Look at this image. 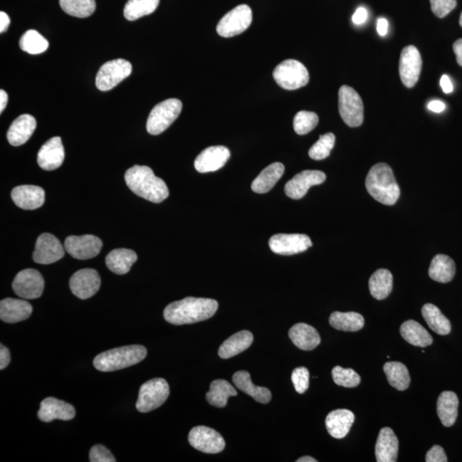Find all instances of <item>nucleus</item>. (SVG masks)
Wrapping results in <instances>:
<instances>
[{
	"label": "nucleus",
	"mask_w": 462,
	"mask_h": 462,
	"mask_svg": "<svg viewBox=\"0 0 462 462\" xmlns=\"http://www.w3.org/2000/svg\"><path fill=\"white\" fill-rule=\"evenodd\" d=\"M219 308L217 300L187 298L169 304L164 310V320L175 325H191L209 320Z\"/></svg>",
	"instance_id": "nucleus-1"
},
{
	"label": "nucleus",
	"mask_w": 462,
	"mask_h": 462,
	"mask_svg": "<svg viewBox=\"0 0 462 462\" xmlns=\"http://www.w3.org/2000/svg\"><path fill=\"white\" fill-rule=\"evenodd\" d=\"M125 178L131 191L148 201L161 203L169 196L167 184L150 167L134 165L126 172Z\"/></svg>",
	"instance_id": "nucleus-2"
},
{
	"label": "nucleus",
	"mask_w": 462,
	"mask_h": 462,
	"mask_svg": "<svg viewBox=\"0 0 462 462\" xmlns=\"http://www.w3.org/2000/svg\"><path fill=\"white\" fill-rule=\"evenodd\" d=\"M366 188L372 198L387 206L396 204L401 194L392 168L384 163L377 164L369 171Z\"/></svg>",
	"instance_id": "nucleus-3"
},
{
	"label": "nucleus",
	"mask_w": 462,
	"mask_h": 462,
	"mask_svg": "<svg viewBox=\"0 0 462 462\" xmlns=\"http://www.w3.org/2000/svg\"><path fill=\"white\" fill-rule=\"evenodd\" d=\"M147 351L142 345H130L110 350L96 356L94 366L100 372H114L132 367L146 358Z\"/></svg>",
	"instance_id": "nucleus-4"
},
{
	"label": "nucleus",
	"mask_w": 462,
	"mask_h": 462,
	"mask_svg": "<svg viewBox=\"0 0 462 462\" xmlns=\"http://www.w3.org/2000/svg\"><path fill=\"white\" fill-rule=\"evenodd\" d=\"M182 103L178 99H168L156 105L147 118V130L152 135L163 133L179 117Z\"/></svg>",
	"instance_id": "nucleus-5"
},
{
	"label": "nucleus",
	"mask_w": 462,
	"mask_h": 462,
	"mask_svg": "<svg viewBox=\"0 0 462 462\" xmlns=\"http://www.w3.org/2000/svg\"><path fill=\"white\" fill-rule=\"evenodd\" d=\"M273 78L286 90H295L309 83V73L302 63L295 59H287L275 68Z\"/></svg>",
	"instance_id": "nucleus-6"
},
{
	"label": "nucleus",
	"mask_w": 462,
	"mask_h": 462,
	"mask_svg": "<svg viewBox=\"0 0 462 462\" xmlns=\"http://www.w3.org/2000/svg\"><path fill=\"white\" fill-rule=\"evenodd\" d=\"M169 395L167 381L164 379H154L147 381L140 388L137 409L141 413H148L159 409Z\"/></svg>",
	"instance_id": "nucleus-7"
},
{
	"label": "nucleus",
	"mask_w": 462,
	"mask_h": 462,
	"mask_svg": "<svg viewBox=\"0 0 462 462\" xmlns=\"http://www.w3.org/2000/svg\"><path fill=\"white\" fill-rule=\"evenodd\" d=\"M339 113L347 125L355 128L362 125L364 107L358 93L351 87L343 85L339 89Z\"/></svg>",
	"instance_id": "nucleus-8"
},
{
	"label": "nucleus",
	"mask_w": 462,
	"mask_h": 462,
	"mask_svg": "<svg viewBox=\"0 0 462 462\" xmlns=\"http://www.w3.org/2000/svg\"><path fill=\"white\" fill-rule=\"evenodd\" d=\"M132 72V65L125 59L117 58L104 63L96 75L95 84L100 91H109Z\"/></svg>",
	"instance_id": "nucleus-9"
},
{
	"label": "nucleus",
	"mask_w": 462,
	"mask_h": 462,
	"mask_svg": "<svg viewBox=\"0 0 462 462\" xmlns=\"http://www.w3.org/2000/svg\"><path fill=\"white\" fill-rule=\"evenodd\" d=\"M253 21L251 8L241 5L224 15L217 26L220 36L230 38L240 35L247 31Z\"/></svg>",
	"instance_id": "nucleus-10"
},
{
	"label": "nucleus",
	"mask_w": 462,
	"mask_h": 462,
	"mask_svg": "<svg viewBox=\"0 0 462 462\" xmlns=\"http://www.w3.org/2000/svg\"><path fill=\"white\" fill-rule=\"evenodd\" d=\"M45 282L39 271L25 269L16 275L12 289L16 295L25 300L40 298L43 293Z\"/></svg>",
	"instance_id": "nucleus-11"
},
{
	"label": "nucleus",
	"mask_w": 462,
	"mask_h": 462,
	"mask_svg": "<svg viewBox=\"0 0 462 462\" xmlns=\"http://www.w3.org/2000/svg\"><path fill=\"white\" fill-rule=\"evenodd\" d=\"M189 442L197 451L206 453H218L226 448V441L218 431L203 426L190 431Z\"/></svg>",
	"instance_id": "nucleus-12"
},
{
	"label": "nucleus",
	"mask_w": 462,
	"mask_h": 462,
	"mask_svg": "<svg viewBox=\"0 0 462 462\" xmlns=\"http://www.w3.org/2000/svg\"><path fill=\"white\" fill-rule=\"evenodd\" d=\"M422 69V58L414 46H406L401 51L399 74L404 86L411 88L418 83Z\"/></svg>",
	"instance_id": "nucleus-13"
},
{
	"label": "nucleus",
	"mask_w": 462,
	"mask_h": 462,
	"mask_svg": "<svg viewBox=\"0 0 462 462\" xmlns=\"http://www.w3.org/2000/svg\"><path fill=\"white\" fill-rule=\"evenodd\" d=\"M312 246L310 237L304 234H277L269 240L271 251L280 256H294L306 251Z\"/></svg>",
	"instance_id": "nucleus-14"
},
{
	"label": "nucleus",
	"mask_w": 462,
	"mask_h": 462,
	"mask_svg": "<svg viewBox=\"0 0 462 462\" xmlns=\"http://www.w3.org/2000/svg\"><path fill=\"white\" fill-rule=\"evenodd\" d=\"M66 252L76 260H89L98 256L103 241L92 235L70 236L65 241Z\"/></svg>",
	"instance_id": "nucleus-15"
},
{
	"label": "nucleus",
	"mask_w": 462,
	"mask_h": 462,
	"mask_svg": "<svg viewBox=\"0 0 462 462\" xmlns=\"http://www.w3.org/2000/svg\"><path fill=\"white\" fill-rule=\"evenodd\" d=\"M65 248L56 236L43 233L36 241L33 260L37 264L49 265L61 261L65 256Z\"/></svg>",
	"instance_id": "nucleus-16"
},
{
	"label": "nucleus",
	"mask_w": 462,
	"mask_h": 462,
	"mask_svg": "<svg viewBox=\"0 0 462 462\" xmlns=\"http://www.w3.org/2000/svg\"><path fill=\"white\" fill-rule=\"evenodd\" d=\"M101 285L100 277L94 269H83L76 271L70 280L72 293L80 300H87L99 291Z\"/></svg>",
	"instance_id": "nucleus-17"
},
{
	"label": "nucleus",
	"mask_w": 462,
	"mask_h": 462,
	"mask_svg": "<svg viewBox=\"0 0 462 462\" xmlns=\"http://www.w3.org/2000/svg\"><path fill=\"white\" fill-rule=\"evenodd\" d=\"M325 174L320 171H303L287 182L285 188L286 196L293 200H300L306 196L313 186L323 184Z\"/></svg>",
	"instance_id": "nucleus-18"
},
{
	"label": "nucleus",
	"mask_w": 462,
	"mask_h": 462,
	"mask_svg": "<svg viewBox=\"0 0 462 462\" xmlns=\"http://www.w3.org/2000/svg\"><path fill=\"white\" fill-rule=\"evenodd\" d=\"M231 157L226 147L214 146L206 148L194 161V167L201 173L214 172L224 167Z\"/></svg>",
	"instance_id": "nucleus-19"
},
{
	"label": "nucleus",
	"mask_w": 462,
	"mask_h": 462,
	"mask_svg": "<svg viewBox=\"0 0 462 462\" xmlns=\"http://www.w3.org/2000/svg\"><path fill=\"white\" fill-rule=\"evenodd\" d=\"M75 416V410L73 406L54 397H48L42 401L40 409L38 411V418L46 423L53 421L54 419L70 421Z\"/></svg>",
	"instance_id": "nucleus-20"
},
{
	"label": "nucleus",
	"mask_w": 462,
	"mask_h": 462,
	"mask_svg": "<svg viewBox=\"0 0 462 462\" xmlns=\"http://www.w3.org/2000/svg\"><path fill=\"white\" fill-rule=\"evenodd\" d=\"M65 157L61 138L53 137L46 142L38 152V164L45 171H54L61 167Z\"/></svg>",
	"instance_id": "nucleus-21"
},
{
	"label": "nucleus",
	"mask_w": 462,
	"mask_h": 462,
	"mask_svg": "<svg viewBox=\"0 0 462 462\" xmlns=\"http://www.w3.org/2000/svg\"><path fill=\"white\" fill-rule=\"evenodd\" d=\"M11 199L20 209L36 210L43 206L45 191L39 186L21 185L12 190Z\"/></svg>",
	"instance_id": "nucleus-22"
},
{
	"label": "nucleus",
	"mask_w": 462,
	"mask_h": 462,
	"mask_svg": "<svg viewBox=\"0 0 462 462\" xmlns=\"http://www.w3.org/2000/svg\"><path fill=\"white\" fill-rule=\"evenodd\" d=\"M32 312L31 304L25 300L6 298L0 303V319L6 323L15 324L26 320Z\"/></svg>",
	"instance_id": "nucleus-23"
},
{
	"label": "nucleus",
	"mask_w": 462,
	"mask_h": 462,
	"mask_svg": "<svg viewBox=\"0 0 462 462\" xmlns=\"http://www.w3.org/2000/svg\"><path fill=\"white\" fill-rule=\"evenodd\" d=\"M36 125V118L29 114L19 116L12 122L8 130V142L14 147L23 145L35 132Z\"/></svg>",
	"instance_id": "nucleus-24"
},
{
	"label": "nucleus",
	"mask_w": 462,
	"mask_h": 462,
	"mask_svg": "<svg viewBox=\"0 0 462 462\" xmlns=\"http://www.w3.org/2000/svg\"><path fill=\"white\" fill-rule=\"evenodd\" d=\"M398 442L397 436L392 428L384 427L381 429L375 446V456L378 462H396L397 461Z\"/></svg>",
	"instance_id": "nucleus-25"
},
{
	"label": "nucleus",
	"mask_w": 462,
	"mask_h": 462,
	"mask_svg": "<svg viewBox=\"0 0 462 462\" xmlns=\"http://www.w3.org/2000/svg\"><path fill=\"white\" fill-rule=\"evenodd\" d=\"M355 419V414L350 410H334L325 419L326 429L334 439L345 438L353 426Z\"/></svg>",
	"instance_id": "nucleus-26"
},
{
	"label": "nucleus",
	"mask_w": 462,
	"mask_h": 462,
	"mask_svg": "<svg viewBox=\"0 0 462 462\" xmlns=\"http://www.w3.org/2000/svg\"><path fill=\"white\" fill-rule=\"evenodd\" d=\"M289 337L298 349L305 351L316 349L321 342L320 334L317 330L305 323L292 326L289 332Z\"/></svg>",
	"instance_id": "nucleus-27"
},
{
	"label": "nucleus",
	"mask_w": 462,
	"mask_h": 462,
	"mask_svg": "<svg viewBox=\"0 0 462 462\" xmlns=\"http://www.w3.org/2000/svg\"><path fill=\"white\" fill-rule=\"evenodd\" d=\"M253 341V334L248 330H241L237 332L222 343L219 350V355L222 359H230L243 353L252 345Z\"/></svg>",
	"instance_id": "nucleus-28"
},
{
	"label": "nucleus",
	"mask_w": 462,
	"mask_h": 462,
	"mask_svg": "<svg viewBox=\"0 0 462 462\" xmlns=\"http://www.w3.org/2000/svg\"><path fill=\"white\" fill-rule=\"evenodd\" d=\"M233 383L240 391L247 394L262 404H268L271 399V393L268 389L256 387L252 382L249 372L240 371L232 377Z\"/></svg>",
	"instance_id": "nucleus-29"
},
{
	"label": "nucleus",
	"mask_w": 462,
	"mask_h": 462,
	"mask_svg": "<svg viewBox=\"0 0 462 462\" xmlns=\"http://www.w3.org/2000/svg\"><path fill=\"white\" fill-rule=\"evenodd\" d=\"M285 165L275 162L263 169L260 175L253 180L252 190L254 193L266 194L273 189L285 172Z\"/></svg>",
	"instance_id": "nucleus-30"
},
{
	"label": "nucleus",
	"mask_w": 462,
	"mask_h": 462,
	"mask_svg": "<svg viewBox=\"0 0 462 462\" xmlns=\"http://www.w3.org/2000/svg\"><path fill=\"white\" fill-rule=\"evenodd\" d=\"M137 261V254L133 250L126 248L114 249L105 258L108 269L117 275L129 273L131 267Z\"/></svg>",
	"instance_id": "nucleus-31"
},
{
	"label": "nucleus",
	"mask_w": 462,
	"mask_h": 462,
	"mask_svg": "<svg viewBox=\"0 0 462 462\" xmlns=\"http://www.w3.org/2000/svg\"><path fill=\"white\" fill-rule=\"evenodd\" d=\"M459 399L455 392H443L441 393L436 402V412L443 425L451 427L456 423L458 416Z\"/></svg>",
	"instance_id": "nucleus-32"
},
{
	"label": "nucleus",
	"mask_w": 462,
	"mask_h": 462,
	"mask_svg": "<svg viewBox=\"0 0 462 462\" xmlns=\"http://www.w3.org/2000/svg\"><path fill=\"white\" fill-rule=\"evenodd\" d=\"M429 277L436 282L446 283L452 281L456 275V264L451 257L445 254H438L432 260Z\"/></svg>",
	"instance_id": "nucleus-33"
},
{
	"label": "nucleus",
	"mask_w": 462,
	"mask_h": 462,
	"mask_svg": "<svg viewBox=\"0 0 462 462\" xmlns=\"http://www.w3.org/2000/svg\"><path fill=\"white\" fill-rule=\"evenodd\" d=\"M400 332L406 342L414 346L426 347L432 345L429 332L417 321L408 320L401 325Z\"/></svg>",
	"instance_id": "nucleus-34"
},
{
	"label": "nucleus",
	"mask_w": 462,
	"mask_h": 462,
	"mask_svg": "<svg viewBox=\"0 0 462 462\" xmlns=\"http://www.w3.org/2000/svg\"><path fill=\"white\" fill-rule=\"evenodd\" d=\"M393 289V275L389 270L379 269L369 279V290L372 298L384 300L392 293Z\"/></svg>",
	"instance_id": "nucleus-35"
},
{
	"label": "nucleus",
	"mask_w": 462,
	"mask_h": 462,
	"mask_svg": "<svg viewBox=\"0 0 462 462\" xmlns=\"http://www.w3.org/2000/svg\"><path fill=\"white\" fill-rule=\"evenodd\" d=\"M422 315L429 327L440 336H445L451 332V322L435 305L427 303L422 308Z\"/></svg>",
	"instance_id": "nucleus-36"
},
{
	"label": "nucleus",
	"mask_w": 462,
	"mask_h": 462,
	"mask_svg": "<svg viewBox=\"0 0 462 462\" xmlns=\"http://www.w3.org/2000/svg\"><path fill=\"white\" fill-rule=\"evenodd\" d=\"M330 325L342 332H358L364 327V320L358 313L334 312L330 316Z\"/></svg>",
	"instance_id": "nucleus-37"
},
{
	"label": "nucleus",
	"mask_w": 462,
	"mask_h": 462,
	"mask_svg": "<svg viewBox=\"0 0 462 462\" xmlns=\"http://www.w3.org/2000/svg\"><path fill=\"white\" fill-rule=\"evenodd\" d=\"M236 395V389L228 381L217 379L211 382L210 391L206 394V400L211 406L224 408L229 398Z\"/></svg>",
	"instance_id": "nucleus-38"
},
{
	"label": "nucleus",
	"mask_w": 462,
	"mask_h": 462,
	"mask_svg": "<svg viewBox=\"0 0 462 462\" xmlns=\"http://www.w3.org/2000/svg\"><path fill=\"white\" fill-rule=\"evenodd\" d=\"M384 372L389 384L398 391H406L409 387L411 379L405 364L397 362H387L384 364Z\"/></svg>",
	"instance_id": "nucleus-39"
},
{
	"label": "nucleus",
	"mask_w": 462,
	"mask_h": 462,
	"mask_svg": "<svg viewBox=\"0 0 462 462\" xmlns=\"http://www.w3.org/2000/svg\"><path fill=\"white\" fill-rule=\"evenodd\" d=\"M159 0H129L125 7L127 20L135 21L144 16L150 15L159 6Z\"/></svg>",
	"instance_id": "nucleus-40"
},
{
	"label": "nucleus",
	"mask_w": 462,
	"mask_h": 462,
	"mask_svg": "<svg viewBox=\"0 0 462 462\" xmlns=\"http://www.w3.org/2000/svg\"><path fill=\"white\" fill-rule=\"evenodd\" d=\"M62 10L75 18L85 19L94 14L95 0H59Z\"/></svg>",
	"instance_id": "nucleus-41"
},
{
	"label": "nucleus",
	"mask_w": 462,
	"mask_h": 462,
	"mask_svg": "<svg viewBox=\"0 0 462 462\" xmlns=\"http://www.w3.org/2000/svg\"><path fill=\"white\" fill-rule=\"evenodd\" d=\"M19 46L24 52L35 55L46 52L48 48L49 43L48 40L39 32L31 29L21 37Z\"/></svg>",
	"instance_id": "nucleus-42"
},
{
	"label": "nucleus",
	"mask_w": 462,
	"mask_h": 462,
	"mask_svg": "<svg viewBox=\"0 0 462 462\" xmlns=\"http://www.w3.org/2000/svg\"><path fill=\"white\" fill-rule=\"evenodd\" d=\"M336 142L334 134L327 133L320 135L319 141L313 145L308 152L309 157L315 160H322L329 157Z\"/></svg>",
	"instance_id": "nucleus-43"
},
{
	"label": "nucleus",
	"mask_w": 462,
	"mask_h": 462,
	"mask_svg": "<svg viewBox=\"0 0 462 462\" xmlns=\"http://www.w3.org/2000/svg\"><path fill=\"white\" fill-rule=\"evenodd\" d=\"M319 124V117L312 112L300 111L296 113L293 125L296 134L300 135H307Z\"/></svg>",
	"instance_id": "nucleus-44"
},
{
	"label": "nucleus",
	"mask_w": 462,
	"mask_h": 462,
	"mask_svg": "<svg viewBox=\"0 0 462 462\" xmlns=\"http://www.w3.org/2000/svg\"><path fill=\"white\" fill-rule=\"evenodd\" d=\"M335 384L345 388H355L360 384V377L353 369L335 367L332 369Z\"/></svg>",
	"instance_id": "nucleus-45"
},
{
	"label": "nucleus",
	"mask_w": 462,
	"mask_h": 462,
	"mask_svg": "<svg viewBox=\"0 0 462 462\" xmlns=\"http://www.w3.org/2000/svg\"><path fill=\"white\" fill-rule=\"evenodd\" d=\"M309 372L306 367L295 368L292 372L291 380L293 382L295 391L299 394H303L308 391L309 387Z\"/></svg>",
	"instance_id": "nucleus-46"
},
{
	"label": "nucleus",
	"mask_w": 462,
	"mask_h": 462,
	"mask_svg": "<svg viewBox=\"0 0 462 462\" xmlns=\"http://www.w3.org/2000/svg\"><path fill=\"white\" fill-rule=\"evenodd\" d=\"M431 11L439 19L445 18L455 9L456 0H430Z\"/></svg>",
	"instance_id": "nucleus-47"
},
{
	"label": "nucleus",
	"mask_w": 462,
	"mask_h": 462,
	"mask_svg": "<svg viewBox=\"0 0 462 462\" xmlns=\"http://www.w3.org/2000/svg\"><path fill=\"white\" fill-rule=\"evenodd\" d=\"M89 461L91 462H115L116 459L111 451L103 445H95L89 453Z\"/></svg>",
	"instance_id": "nucleus-48"
},
{
	"label": "nucleus",
	"mask_w": 462,
	"mask_h": 462,
	"mask_svg": "<svg viewBox=\"0 0 462 462\" xmlns=\"http://www.w3.org/2000/svg\"><path fill=\"white\" fill-rule=\"evenodd\" d=\"M426 462H447V456L444 449L439 445H434L426 456Z\"/></svg>",
	"instance_id": "nucleus-49"
},
{
	"label": "nucleus",
	"mask_w": 462,
	"mask_h": 462,
	"mask_svg": "<svg viewBox=\"0 0 462 462\" xmlns=\"http://www.w3.org/2000/svg\"><path fill=\"white\" fill-rule=\"evenodd\" d=\"M11 362V355L9 350L3 345H0V369H4L8 367Z\"/></svg>",
	"instance_id": "nucleus-50"
},
{
	"label": "nucleus",
	"mask_w": 462,
	"mask_h": 462,
	"mask_svg": "<svg viewBox=\"0 0 462 462\" xmlns=\"http://www.w3.org/2000/svg\"><path fill=\"white\" fill-rule=\"evenodd\" d=\"M367 11L364 9L363 7H359L358 8L357 10H356L355 14L353 16V18H352V20H353V22L356 25H362L364 23H366V21L367 20Z\"/></svg>",
	"instance_id": "nucleus-51"
},
{
	"label": "nucleus",
	"mask_w": 462,
	"mask_h": 462,
	"mask_svg": "<svg viewBox=\"0 0 462 462\" xmlns=\"http://www.w3.org/2000/svg\"><path fill=\"white\" fill-rule=\"evenodd\" d=\"M440 86L445 94H451L453 92V84L451 78L447 75H443L440 80Z\"/></svg>",
	"instance_id": "nucleus-52"
},
{
	"label": "nucleus",
	"mask_w": 462,
	"mask_h": 462,
	"mask_svg": "<svg viewBox=\"0 0 462 462\" xmlns=\"http://www.w3.org/2000/svg\"><path fill=\"white\" fill-rule=\"evenodd\" d=\"M389 23L385 19L381 18L377 21V31L380 36H385L388 33Z\"/></svg>",
	"instance_id": "nucleus-53"
},
{
	"label": "nucleus",
	"mask_w": 462,
	"mask_h": 462,
	"mask_svg": "<svg viewBox=\"0 0 462 462\" xmlns=\"http://www.w3.org/2000/svg\"><path fill=\"white\" fill-rule=\"evenodd\" d=\"M11 20L9 16L6 12H0V33L6 32L9 28Z\"/></svg>",
	"instance_id": "nucleus-54"
},
{
	"label": "nucleus",
	"mask_w": 462,
	"mask_h": 462,
	"mask_svg": "<svg viewBox=\"0 0 462 462\" xmlns=\"http://www.w3.org/2000/svg\"><path fill=\"white\" fill-rule=\"evenodd\" d=\"M428 109L431 112L440 113L444 111L445 104L441 100H432L428 104Z\"/></svg>",
	"instance_id": "nucleus-55"
},
{
	"label": "nucleus",
	"mask_w": 462,
	"mask_h": 462,
	"mask_svg": "<svg viewBox=\"0 0 462 462\" xmlns=\"http://www.w3.org/2000/svg\"><path fill=\"white\" fill-rule=\"evenodd\" d=\"M453 52L456 53L458 65L462 67V39L457 40L453 45Z\"/></svg>",
	"instance_id": "nucleus-56"
},
{
	"label": "nucleus",
	"mask_w": 462,
	"mask_h": 462,
	"mask_svg": "<svg viewBox=\"0 0 462 462\" xmlns=\"http://www.w3.org/2000/svg\"><path fill=\"white\" fill-rule=\"evenodd\" d=\"M8 103V95L6 91H4L3 89L0 90V112H3L4 110L6 109Z\"/></svg>",
	"instance_id": "nucleus-57"
},
{
	"label": "nucleus",
	"mask_w": 462,
	"mask_h": 462,
	"mask_svg": "<svg viewBox=\"0 0 462 462\" xmlns=\"http://www.w3.org/2000/svg\"><path fill=\"white\" fill-rule=\"evenodd\" d=\"M298 462H317V460L315 459V458H313L311 456H303L300 457V459L296 461Z\"/></svg>",
	"instance_id": "nucleus-58"
},
{
	"label": "nucleus",
	"mask_w": 462,
	"mask_h": 462,
	"mask_svg": "<svg viewBox=\"0 0 462 462\" xmlns=\"http://www.w3.org/2000/svg\"><path fill=\"white\" fill-rule=\"evenodd\" d=\"M460 25L462 27V12H461V18H460Z\"/></svg>",
	"instance_id": "nucleus-59"
}]
</instances>
